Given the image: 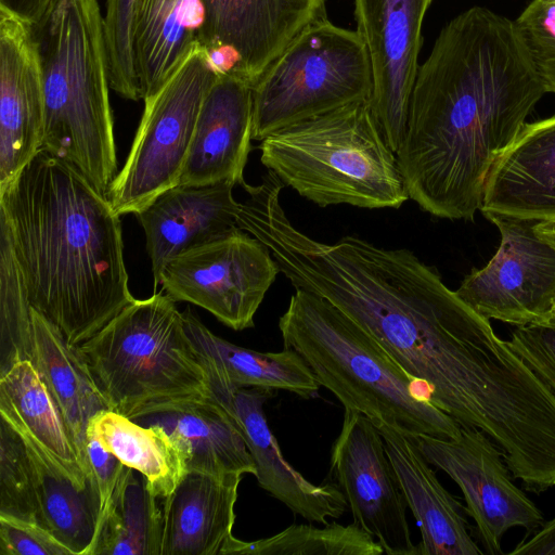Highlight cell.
<instances>
[{
	"mask_svg": "<svg viewBox=\"0 0 555 555\" xmlns=\"http://www.w3.org/2000/svg\"><path fill=\"white\" fill-rule=\"evenodd\" d=\"M5 225L31 307L72 346L134 300L120 216L65 160L39 150L0 188Z\"/></svg>",
	"mask_w": 555,
	"mask_h": 555,
	"instance_id": "cell-3",
	"label": "cell"
},
{
	"mask_svg": "<svg viewBox=\"0 0 555 555\" xmlns=\"http://www.w3.org/2000/svg\"><path fill=\"white\" fill-rule=\"evenodd\" d=\"M135 0H106L104 16L109 87L120 96L141 99L133 51Z\"/></svg>",
	"mask_w": 555,
	"mask_h": 555,
	"instance_id": "cell-34",
	"label": "cell"
},
{
	"mask_svg": "<svg viewBox=\"0 0 555 555\" xmlns=\"http://www.w3.org/2000/svg\"><path fill=\"white\" fill-rule=\"evenodd\" d=\"M31 305L5 225L0 221V375L31 359Z\"/></svg>",
	"mask_w": 555,
	"mask_h": 555,
	"instance_id": "cell-32",
	"label": "cell"
},
{
	"mask_svg": "<svg viewBox=\"0 0 555 555\" xmlns=\"http://www.w3.org/2000/svg\"><path fill=\"white\" fill-rule=\"evenodd\" d=\"M30 26L44 92L41 150L70 164L107 195L117 157L98 0H53Z\"/></svg>",
	"mask_w": 555,
	"mask_h": 555,
	"instance_id": "cell-4",
	"label": "cell"
},
{
	"mask_svg": "<svg viewBox=\"0 0 555 555\" xmlns=\"http://www.w3.org/2000/svg\"><path fill=\"white\" fill-rule=\"evenodd\" d=\"M383 547L354 522H338L319 528L292 525L256 541L233 538L222 555H382Z\"/></svg>",
	"mask_w": 555,
	"mask_h": 555,
	"instance_id": "cell-31",
	"label": "cell"
},
{
	"mask_svg": "<svg viewBox=\"0 0 555 555\" xmlns=\"http://www.w3.org/2000/svg\"><path fill=\"white\" fill-rule=\"evenodd\" d=\"M259 240L295 289L317 294L371 335L430 402L486 434L511 468L555 435V395L438 272L406 248L347 235L334 243L298 230L286 212Z\"/></svg>",
	"mask_w": 555,
	"mask_h": 555,
	"instance_id": "cell-1",
	"label": "cell"
},
{
	"mask_svg": "<svg viewBox=\"0 0 555 555\" xmlns=\"http://www.w3.org/2000/svg\"><path fill=\"white\" fill-rule=\"evenodd\" d=\"M17 431L29 456L38 521L74 555H89L100 516L95 481L80 487L65 466L20 422L0 412Z\"/></svg>",
	"mask_w": 555,
	"mask_h": 555,
	"instance_id": "cell-25",
	"label": "cell"
},
{
	"mask_svg": "<svg viewBox=\"0 0 555 555\" xmlns=\"http://www.w3.org/2000/svg\"><path fill=\"white\" fill-rule=\"evenodd\" d=\"M131 420L162 427L182 452L186 472L217 476L256 473L240 429L211 397L152 406Z\"/></svg>",
	"mask_w": 555,
	"mask_h": 555,
	"instance_id": "cell-23",
	"label": "cell"
},
{
	"mask_svg": "<svg viewBox=\"0 0 555 555\" xmlns=\"http://www.w3.org/2000/svg\"><path fill=\"white\" fill-rule=\"evenodd\" d=\"M372 90V67L361 36L319 18L291 41L253 86V140L369 101Z\"/></svg>",
	"mask_w": 555,
	"mask_h": 555,
	"instance_id": "cell-8",
	"label": "cell"
},
{
	"mask_svg": "<svg viewBox=\"0 0 555 555\" xmlns=\"http://www.w3.org/2000/svg\"><path fill=\"white\" fill-rule=\"evenodd\" d=\"M415 438L426 460L460 487L485 553L502 554L503 535L513 527L524 528L528 538L542 526V513L513 482L502 451L481 430L461 426L453 439Z\"/></svg>",
	"mask_w": 555,
	"mask_h": 555,
	"instance_id": "cell-12",
	"label": "cell"
},
{
	"mask_svg": "<svg viewBox=\"0 0 555 555\" xmlns=\"http://www.w3.org/2000/svg\"><path fill=\"white\" fill-rule=\"evenodd\" d=\"M89 427L121 463L145 478L159 501L173 492L186 473L182 452L159 426L141 425L108 409L98 413Z\"/></svg>",
	"mask_w": 555,
	"mask_h": 555,
	"instance_id": "cell-28",
	"label": "cell"
},
{
	"mask_svg": "<svg viewBox=\"0 0 555 555\" xmlns=\"http://www.w3.org/2000/svg\"><path fill=\"white\" fill-rule=\"evenodd\" d=\"M53 0H0L4 8L22 20L33 24L47 11Z\"/></svg>",
	"mask_w": 555,
	"mask_h": 555,
	"instance_id": "cell-40",
	"label": "cell"
},
{
	"mask_svg": "<svg viewBox=\"0 0 555 555\" xmlns=\"http://www.w3.org/2000/svg\"><path fill=\"white\" fill-rule=\"evenodd\" d=\"M480 210L533 222L555 219V116L525 125L492 168Z\"/></svg>",
	"mask_w": 555,
	"mask_h": 555,
	"instance_id": "cell-22",
	"label": "cell"
},
{
	"mask_svg": "<svg viewBox=\"0 0 555 555\" xmlns=\"http://www.w3.org/2000/svg\"><path fill=\"white\" fill-rule=\"evenodd\" d=\"M126 466L100 513L89 555H160L162 505L145 478Z\"/></svg>",
	"mask_w": 555,
	"mask_h": 555,
	"instance_id": "cell-29",
	"label": "cell"
},
{
	"mask_svg": "<svg viewBox=\"0 0 555 555\" xmlns=\"http://www.w3.org/2000/svg\"><path fill=\"white\" fill-rule=\"evenodd\" d=\"M0 514L38 521L34 476L25 444L0 416Z\"/></svg>",
	"mask_w": 555,
	"mask_h": 555,
	"instance_id": "cell-33",
	"label": "cell"
},
{
	"mask_svg": "<svg viewBox=\"0 0 555 555\" xmlns=\"http://www.w3.org/2000/svg\"><path fill=\"white\" fill-rule=\"evenodd\" d=\"M0 412L20 422L80 487L95 481L81 468L61 412L30 360L17 361L0 375Z\"/></svg>",
	"mask_w": 555,
	"mask_h": 555,
	"instance_id": "cell-30",
	"label": "cell"
},
{
	"mask_svg": "<svg viewBox=\"0 0 555 555\" xmlns=\"http://www.w3.org/2000/svg\"><path fill=\"white\" fill-rule=\"evenodd\" d=\"M539 324H552V325H555V307L553 308L551 313L547 315V318L542 323H539Z\"/></svg>",
	"mask_w": 555,
	"mask_h": 555,
	"instance_id": "cell-42",
	"label": "cell"
},
{
	"mask_svg": "<svg viewBox=\"0 0 555 555\" xmlns=\"http://www.w3.org/2000/svg\"><path fill=\"white\" fill-rule=\"evenodd\" d=\"M243 475L186 472L162 505L160 555H222Z\"/></svg>",
	"mask_w": 555,
	"mask_h": 555,
	"instance_id": "cell-21",
	"label": "cell"
},
{
	"mask_svg": "<svg viewBox=\"0 0 555 555\" xmlns=\"http://www.w3.org/2000/svg\"><path fill=\"white\" fill-rule=\"evenodd\" d=\"M280 272L270 249L236 228L168 261L160 284L175 301L196 305L234 331L254 318Z\"/></svg>",
	"mask_w": 555,
	"mask_h": 555,
	"instance_id": "cell-10",
	"label": "cell"
},
{
	"mask_svg": "<svg viewBox=\"0 0 555 555\" xmlns=\"http://www.w3.org/2000/svg\"><path fill=\"white\" fill-rule=\"evenodd\" d=\"M506 343L555 395V325H519Z\"/></svg>",
	"mask_w": 555,
	"mask_h": 555,
	"instance_id": "cell-36",
	"label": "cell"
},
{
	"mask_svg": "<svg viewBox=\"0 0 555 555\" xmlns=\"http://www.w3.org/2000/svg\"><path fill=\"white\" fill-rule=\"evenodd\" d=\"M330 468L353 522L379 543L384 554L416 555L408 505L384 439L371 417L345 409Z\"/></svg>",
	"mask_w": 555,
	"mask_h": 555,
	"instance_id": "cell-13",
	"label": "cell"
},
{
	"mask_svg": "<svg viewBox=\"0 0 555 555\" xmlns=\"http://www.w3.org/2000/svg\"><path fill=\"white\" fill-rule=\"evenodd\" d=\"M199 47L225 48L240 59L237 76L251 87L268 65L312 22L326 17L325 0H204Z\"/></svg>",
	"mask_w": 555,
	"mask_h": 555,
	"instance_id": "cell-17",
	"label": "cell"
},
{
	"mask_svg": "<svg viewBox=\"0 0 555 555\" xmlns=\"http://www.w3.org/2000/svg\"><path fill=\"white\" fill-rule=\"evenodd\" d=\"M284 348L295 350L319 384L345 409L396 425L413 436L453 439L459 425L353 320L325 298L296 289L279 319Z\"/></svg>",
	"mask_w": 555,
	"mask_h": 555,
	"instance_id": "cell-5",
	"label": "cell"
},
{
	"mask_svg": "<svg viewBox=\"0 0 555 555\" xmlns=\"http://www.w3.org/2000/svg\"><path fill=\"white\" fill-rule=\"evenodd\" d=\"M258 149L269 171L318 206L399 208L409 199L369 101L282 128Z\"/></svg>",
	"mask_w": 555,
	"mask_h": 555,
	"instance_id": "cell-6",
	"label": "cell"
},
{
	"mask_svg": "<svg viewBox=\"0 0 555 555\" xmlns=\"http://www.w3.org/2000/svg\"><path fill=\"white\" fill-rule=\"evenodd\" d=\"M535 232L555 247V219L534 222Z\"/></svg>",
	"mask_w": 555,
	"mask_h": 555,
	"instance_id": "cell-41",
	"label": "cell"
},
{
	"mask_svg": "<svg viewBox=\"0 0 555 555\" xmlns=\"http://www.w3.org/2000/svg\"><path fill=\"white\" fill-rule=\"evenodd\" d=\"M545 93L514 21L482 7L452 18L418 67L396 152L409 198L438 218L474 219Z\"/></svg>",
	"mask_w": 555,
	"mask_h": 555,
	"instance_id": "cell-2",
	"label": "cell"
},
{
	"mask_svg": "<svg viewBox=\"0 0 555 555\" xmlns=\"http://www.w3.org/2000/svg\"><path fill=\"white\" fill-rule=\"evenodd\" d=\"M1 555H74L39 524L0 514Z\"/></svg>",
	"mask_w": 555,
	"mask_h": 555,
	"instance_id": "cell-37",
	"label": "cell"
},
{
	"mask_svg": "<svg viewBox=\"0 0 555 555\" xmlns=\"http://www.w3.org/2000/svg\"><path fill=\"white\" fill-rule=\"evenodd\" d=\"M433 0H354L357 33L371 62L372 113L396 153L403 139L418 72L422 25Z\"/></svg>",
	"mask_w": 555,
	"mask_h": 555,
	"instance_id": "cell-14",
	"label": "cell"
},
{
	"mask_svg": "<svg viewBox=\"0 0 555 555\" xmlns=\"http://www.w3.org/2000/svg\"><path fill=\"white\" fill-rule=\"evenodd\" d=\"M182 314L203 364L230 386L286 390L306 399L318 395L321 385L295 350L259 352L240 347L214 334L190 309Z\"/></svg>",
	"mask_w": 555,
	"mask_h": 555,
	"instance_id": "cell-27",
	"label": "cell"
},
{
	"mask_svg": "<svg viewBox=\"0 0 555 555\" xmlns=\"http://www.w3.org/2000/svg\"><path fill=\"white\" fill-rule=\"evenodd\" d=\"M204 367L211 399L229 413L244 437L258 485L306 520L326 525L328 519L339 518L348 506L337 485L310 482L283 456L263 408L271 390L232 387Z\"/></svg>",
	"mask_w": 555,
	"mask_h": 555,
	"instance_id": "cell-15",
	"label": "cell"
},
{
	"mask_svg": "<svg viewBox=\"0 0 555 555\" xmlns=\"http://www.w3.org/2000/svg\"><path fill=\"white\" fill-rule=\"evenodd\" d=\"M31 359L56 403L75 447L81 468L94 479L86 450L91 420L111 410L78 346H72L60 330L31 308Z\"/></svg>",
	"mask_w": 555,
	"mask_h": 555,
	"instance_id": "cell-24",
	"label": "cell"
},
{
	"mask_svg": "<svg viewBox=\"0 0 555 555\" xmlns=\"http://www.w3.org/2000/svg\"><path fill=\"white\" fill-rule=\"evenodd\" d=\"M42 72L30 23L0 8V188L41 149Z\"/></svg>",
	"mask_w": 555,
	"mask_h": 555,
	"instance_id": "cell-16",
	"label": "cell"
},
{
	"mask_svg": "<svg viewBox=\"0 0 555 555\" xmlns=\"http://www.w3.org/2000/svg\"><path fill=\"white\" fill-rule=\"evenodd\" d=\"M253 140V87L235 75H220L199 113L178 184L224 180L245 185Z\"/></svg>",
	"mask_w": 555,
	"mask_h": 555,
	"instance_id": "cell-20",
	"label": "cell"
},
{
	"mask_svg": "<svg viewBox=\"0 0 555 555\" xmlns=\"http://www.w3.org/2000/svg\"><path fill=\"white\" fill-rule=\"evenodd\" d=\"M393 466L408 507L420 525L416 555H482L466 520V508L440 483L415 436L373 420Z\"/></svg>",
	"mask_w": 555,
	"mask_h": 555,
	"instance_id": "cell-19",
	"label": "cell"
},
{
	"mask_svg": "<svg viewBox=\"0 0 555 555\" xmlns=\"http://www.w3.org/2000/svg\"><path fill=\"white\" fill-rule=\"evenodd\" d=\"M483 216L500 231L499 249L486 267L463 280L456 295L488 320L542 323L555 307V247L538 235L533 221Z\"/></svg>",
	"mask_w": 555,
	"mask_h": 555,
	"instance_id": "cell-11",
	"label": "cell"
},
{
	"mask_svg": "<svg viewBox=\"0 0 555 555\" xmlns=\"http://www.w3.org/2000/svg\"><path fill=\"white\" fill-rule=\"evenodd\" d=\"M509 555H555V518L543 522L530 539H524Z\"/></svg>",
	"mask_w": 555,
	"mask_h": 555,
	"instance_id": "cell-39",
	"label": "cell"
},
{
	"mask_svg": "<svg viewBox=\"0 0 555 555\" xmlns=\"http://www.w3.org/2000/svg\"><path fill=\"white\" fill-rule=\"evenodd\" d=\"M86 450L100 495L101 513L108 504L126 465L102 444L90 427L87 430Z\"/></svg>",
	"mask_w": 555,
	"mask_h": 555,
	"instance_id": "cell-38",
	"label": "cell"
},
{
	"mask_svg": "<svg viewBox=\"0 0 555 555\" xmlns=\"http://www.w3.org/2000/svg\"><path fill=\"white\" fill-rule=\"evenodd\" d=\"M218 75L201 47L152 96L107 197L119 215L137 214L178 184L203 103Z\"/></svg>",
	"mask_w": 555,
	"mask_h": 555,
	"instance_id": "cell-9",
	"label": "cell"
},
{
	"mask_svg": "<svg viewBox=\"0 0 555 555\" xmlns=\"http://www.w3.org/2000/svg\"><path fill=\"white\" fill-rule=\"evenodd\" d=\"M514 22L545 92L555 93V0H532Z\"/></svg>",
	"mask_w": 555,
	"mask_h": 555,
	"instance_id": "cell-35",
	"label": "cell"
},
{
	"mask_svg": "<svg viewBox=\"0 0 555 555\" xmlns=\"http://www.w3.org/2000/svg\"><path fill=\"white\" fill-rule=\"evenodd\" d=\"M235 185L230 180L177 184L134 214L145 234L155 292L169 260L240 228Z\"/></svg>",
	"mask_w": 555,
	"mask_h": 555,
	"instance_id": "cell-18",
	"label": "cell"
},
{
	"mask_svg": "<svg viewBox=\"0 0 555 555\" xmlns=\"http://www.w3.org/2000/svg\"><path fill=\"white\" fill-rule=\"evenodd\" d=\"M78 349L111 410L129 418L152 406L210 397L183 314L164 291L134 298Z\"/></svg>",
	"mask_w": 555,
	"mask_h": 555,
	"instance_id": "cell-7",
	"label": "cell"
},
{
	"mask_svg": "<svg viewBox=\"0 0 555 555\" xmlns=\"http://www.w3.org/2000/svg\"><path fill=\"white\" fill-rule=\"evenodd\" d=\"M204 0H135L133 51L141 99L155 94L199 47Z\"/></svg>",
	"mask_w": 555,
	"mask_h": 555,
	"instance_id": "cell-26",
	"label": "cell"
}]
</instances>
